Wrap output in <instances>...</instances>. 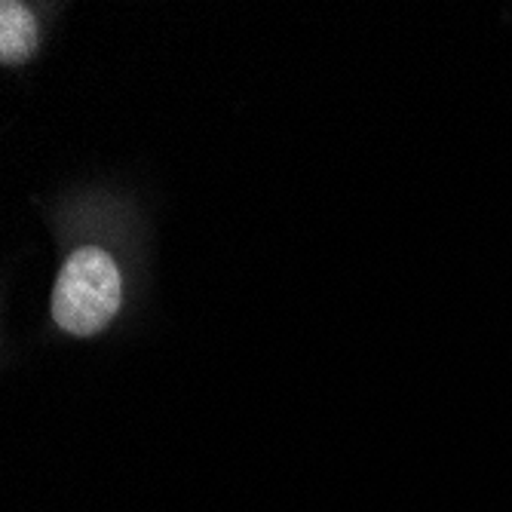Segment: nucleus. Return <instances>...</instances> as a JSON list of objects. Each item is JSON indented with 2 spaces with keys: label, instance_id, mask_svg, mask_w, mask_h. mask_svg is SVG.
<instances>
[{
  "label": "nucleus",
  "instance_id": "1",
  "mask_svg": "<svg viewBox=\"0 0 512 512\" xmlns=\"http://www.w3.org/2000/svg\"><path fill=\"white\" fill-rule=\"evenodd\" d=\"M123 298L126 286L117 258L99 243H83L65 255L56 273L50 316L62 335L86 341L108 332L123 310Z\"/></svg>",
  "mask_w": 512,
  "mask_h": 512
},
{
  "label": "nucleus",
  "instance_id": "2",
  "mask_svg": "<svg viewBox=\"0 0 512 512\" xmlns=\"http://www.w3.org/2000/svg\"><path fill=\"white\" fill-rule=\"evenodd\" d=\"M40 19L28 4L4 0L0 4V65L22 68L40 50Z\"/></svg>",
  "mask_w": 512,
  "mask_h": 512
}]
</instances>
